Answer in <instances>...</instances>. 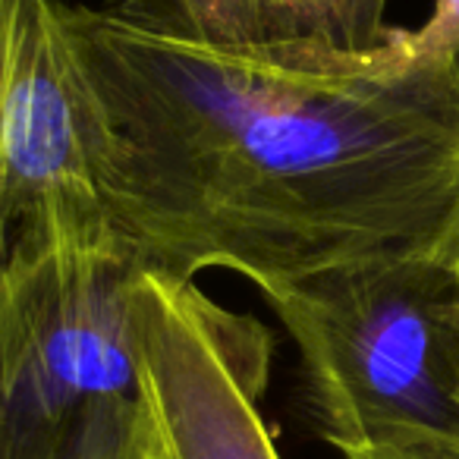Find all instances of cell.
Here are the masks:
<instances>
[{
    "label": "cell",
    "mask_w": 459,
    "mask_h": 459,
    "mask_svg": "<svg viewBox=\"0 0 459 459\" xmlns=\"http://www.w3.org/2000/svg\"><path fill=\"white\" fill-rule=\"evenodd\" d=\"M252 283L296 343L315 431L343 456L459 437V255L381 252Z\"/></svg>",
    "instance_id": "7a4b0ae2"
},
{
    "label": "cell",
    "mask_w": 459,
    "mask_h": 459,
    "mask_svg": "<svg viewBox=\"0 0 459 459\" xmlns=\"http://www.w3.org/2000/svg\"><path fill=\"white\" fill-rule=\"evenodd\" d=\"M108 221L22 230L0 264V459H70L139 406L133 277Z\"/></svg>",
    "instance_id": "3957f363"
},
{
    "label": "cell",
    "mask_w": 459,
    "mask_h": 459,
    "mask_svg": "<svg viewBox=\"0 0 459 459\" xmlns=\"http://www.w3.org/2000/svg\"><path fill=\"white\" fill-rule=\"evenodd\" d=\"M70 459H152L145 444L142 403L98 421L82 437V444L70 453Z\"/></svg>",
    "instance_id": "ba28073f"
},
{
    "label": "cell",
    "mask_w": 459,
    "mask_h": 459,
    "mask_svg": "<svg viewBox=\"0 0 459 459\" xmlns=\"http://www.w3.org/2000/svg\"><path fill=\"white\" fill-rule=\"evenodd\" d=\"M129 308L152 459H281L258 412L274 356L262 321L152 268H135Z\"/></svg>",
    "instance_id": "277c9868"
},
{
    "label": "cell",
    "mask_w": 459,
    "mask_h": 459,
    "mask_svg": "<svg viewBox=\"0 0 459 459\" xmlns=\"http://www.w3.org/2000/svg\"><path fill=\"white\" fill-rule=\"evenodd\" d=\"M396 41L415 57H459V0H434L419 29H396Z\"/></svg>",
    "instance_id": "9c48e42d"
},
{
    "label": "cell",
    "mask_w": 459,
    "mask_h": 459,
    "mask_svg": "<svg viewBox=\"0 0 459 459\" xmlns=\"http://www.w3.org/2000/svg\"><path fill=\"white\" fill-rule=\"evenodd\" d=\"M54 221H104L64 4L0 0V264Z\"/></svg>",
    "instance_id": "5b68a950"
},
{
    "label": "cell",
    "mask_w": 459,
    "mask_h": 459,
    "mask_svg": "<svg viewBox=\"0 0 459 459\" xmlns=\"http://www.w3.org/2000/svg\"><path fill=\"white\" fill-rule=\"evenodd\" d=\"M98 204L139 268L302 277L459 255V57L214 41L148 4L70 7Z\"/></svg>",
    "instance_id": "6da1fadb"
},
{
    "label": "cell",
    "mask_w": 459,
    "mask_h": 459,
    "mask_svg": "<svg viewBox=\"0 0 459 459\" xmlns=\"http://www.w3.org/2000/svg\"><path fill=\"white\" fill-rule=\"evenodd\" d=\"M160 13L214 41H252V0H160Z\"/></svg>",
    "instance_id": "52a82bcc"
},
{
    "label": "cell",
    "mask_w": 459,
    "mask_h": 459,
    "mask_svg": "<svg viewBox=\"0 0 459 459\" xmlns=\"http://www.w3.org/2000/svg\"><path fill=\"white\" fill-rule=\"evenodd\" d=\"M343 459H459V437H412L346 453Z\"/></svg>",
    "instance_id": "30bf717a"
},
{
    "label": "cell",
    "mask_w": 459,
    "mask_h": 459,
    "mask_svg": "<svg viewBox=\"0 0 459 459\" xmlns=\"http://www.w3.org/2000/svg\"><path fill=\"white\" fill-rule=\"evenodd\" d=\"M387 0H252L255 39L375 51L387 41Z\"/></svg>",
    "instance_id": "8992f818"
}]
</instances>
